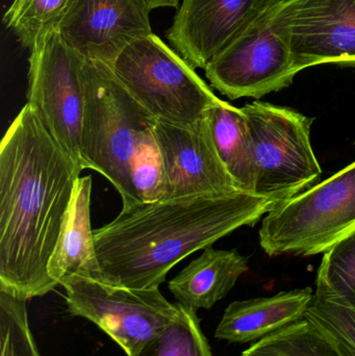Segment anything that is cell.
<instances>
[{
    "label": "cell",
    "instance_id": "obj_1",
    "mask_svg": "<svg viewBox=\"0 0 355 356\" xmlns=\"http://www.w3.org/2000/svg\"><path fill=\"white\" fill-rule=\"evenodd\" d=\"M83 170L25 104L0 145V291L28 300L51 292L53 253Z\"/></svg>",
    "mask_w": 355,
    "mask_h": 356
},
{
    "label": "cell",
    "instance_id": "obj_2",
    "mask_svg": "<svg viewBox=\"0 0 355 356\" xmlns=\"http://www.w3.org/2000/svg\"><path fill=\"white\" fill-rule=\"evenodd\" d=\"M277 203L245 192L139 203L94 230L95 280L133 290L158 289L175 265L243 226H254Z\"/></svg>",
    "mask_w": 355,
    "mask_h": 356
},
{
    "label": "cell",
    "instance_id": "obj_3",
    "mask_svg": "<svg viewBox=\"0 0 355 356\" xmlns=\"http://www.w3.org/2000/svg\"><path fill=\"white\" fill-rule=\"evenodd\" d=\"M81 162L112 182L122 209L139 204L131 165L154 133V119L121 83L108 65L85 60Z\"/></svg>",
    "mask_w": 355,
    "mask_h": 356
},
{
    "label": "cell",
    "instance_id": "obj_4",
    "mask_svg": "<svg viewBox=\"0 0 355 356\" xmlns=\"http://www.w3.org/2000/svg\"><path fill=\"white\" fill-rule=\"evenodd\" d=\"M355 232V162L279 203L263 219L261 247L269 257H312Z\"/></svg>",
    "mask_w": 355,
    "mask_h": 356
},
{
    "label": "cell",
    "instance_id": "obj_5",
    "mask_svg": "<svg viewBox=\"0 0 355 356\" xmlns=\"http://www.w3.org/2000/svg\"><path fill=\"white\" fill-rule=\"evenodd\" d=\"M110 68L156 120L193 124L222 102L195 69L154 33L127 46Z\"/></svg>",
    "mask_w": 355,
    "mask_h": 356
},
{
    "label": "cell",
    "instance_id": "obj_6",
    "mask_svg": "<svg viewBox=\"0 0 355 356\" xmlns=\"http://www.w3.org/2000/svg\"><path fill=\"white\" fill-rule=\"evenodd\" d=\"M241 110L249 129L256 196L279 204L319 179L322 170L311 143L312 118L260 100Z\"/></svg>",
    "mask_w": 355,
    "mask_h": 356
},
{
    "label": "cell",
    "instance_id": "obj_7",
    "mask_svg": "<svg viewBox=\"0 0 355 356\" xmlns=\"http://www.w3.org/2000/svg\"><path fill=\"white\" fill-rule=\"evenodd\" d=\"M28 51L27 104L58 145L81 165L85 60L60 31L46 33Z\"/></svg>",
    "mask_w": 355,
    "mask_h": 356
},
{
    "label": "cell",
    "instance_id": "obj_8",
    "mask_svg": "<svg viewBox=\"0 0 355 356\" xmlns=\"http://www.w3.org/2000/svg\"><path fill=\"white\" fill-rule=\"evenodd\" d=\"M60 286L68 312L90 320L110 336L127 356H135L179 314V302H169L158 289L119 288L83 276Z\"/></svg>",
    "mask_w": 355,
    "mask_h": 356
},
{
    "label": "cell",
    "instance_id": "obj_9",
    "mask_svg": "<svg viewBox=\"0 0 355 356\" xmlns=\"http://www.w3.org/2000/svg\"><path fill=\"white\" fill-rule=\"evenodd\" d=\"M210 87L229 99L264 97L290 87L299 73L291 47L260 13L204 69Z\"/></svg>",
    "mask_w": 355,
    "mask_h": 356
},
{
    "label": "cell",
    "instance_id": "obj_10",
    "mask_svg": "<svg viewBox=\"0 0 355 356\" xmlns=\"http://www.w3.org/2000/svg\"><path fill=\"white\" fill-rule=\"evenodd\" d=\"M268 10L299 72L321 64L355 67V0H288Z\"/></svg>",
    "mask_w": 355,
    "mask_h": 356
},
{
    "label": "cell",
    "instance_id": "obj_11",
    "mask_svg": "<svg viewBox=\"0 0 355 356\" xmlns=\"http://www.w3.org/2000/svg\"><path fill=\"white\" fill-rule=\"evenodd\" d=\"M154 135L166 173V199L240 192L219 156L206 117L189 125L156 120Z\"/></svg>",
    "mask_w": 355,
    "mask_h": 356
},
{
    "label": "cell",
    "instance_id": "obj_12",
    "mask_svg": "<svg viewBox=\"0 0 355 356\" xmlns=\"http://www.w3.org/2000/svg\"><path fill=\"white\" fill-rule=\"evenodd\" d=\"M147 0H74L60 31L85 60L112 67L121 52L151 35Z\"/></svg>",
    "mask_w": 355,
    "mask_h": 356
},
{
    "label": "cell",
    "instance_id": "obj_13",
    "mask_svg": "<svg viewBox=\"0 0 355 356\" xmlns=\"http://www.w3.org/2000/svg\"><path fill=\"white\" fill-rule=\"evenodd\" d=\"M262 12L261 0H183L166 37L194 69H206Z\"/></svg>",
    "mask_w": 355,
    "mask_h": 356
},
{
    "label": "cell",
    "instance_id": "obj_14",
    "mask_svg": "<svg viewBox=\"0 0 355 356\" xmlns=\"http://www.w3.org/2000/svg\"><path fill=\"white\" fill-rule=\"evenodd\" d=\"M308 286L283 291L272 297L231 303L215 332V338L229 343H256L299 320L312 301Z\"/></svg>",
    "mask_w": 355,
    "mask_h": 356
},
{
    "label": "cell",
    "instance_id": "obj_15",
    "mask_svg": "<svg viewBox=\"0 0 355 356\" xmlns=\"http://www.w3.org/2000/svg\"><path fill=\"white\" fill-rule=\"evenodd\" d=\"M92 177H79L65 217L58 243L48 263V274L56 284L73 276L95 280L94 230L91 226Z\"/></svg>",
    "mask_w": 355,
    "mask_h": 356
},
{
    "label": "cell",
    "instance_id": "obj_16",
    "mask_svg": "<svg viewBox=\"0 0 355 356\" xmlns=\"http://www.w3.org/2000/svg\"><path fill=\"white\" fill-rule=\"evenodd\" d=\"M248 269L247 257L237 250L210 246L169 282V290L183 307L196 312L210 309L227 296Z\"/></svg>",
    "mask_w": 355,
    "mask_h": 356
},
{
    "label": "cell",
    "instance_id": "obj_17",
    "mask_svg": "<svg viewBox=\"0 0 355 356\" xmlns=\"http://www.w3.org/2000/svg\"><path fill=\"white\" fill-rule=\"evenodd\" d=\"M204 117L219 156L238 188L254 194V156L245 114L241 108L222 100L210 108Z\"/></svg>",
    "mask_w": 355,
    "mask_h": 356
},
{
    "label": "cell",
    "instance_id": "obj_18",
    "mask_svg": "<svg viewBox=\"0 0 355 356\" xmlns=\"http://www.w3.org/2000/svg\"><path fill=\"white\" fill-rule=\"evenodd\" d=\"M74 0H14L4 13L3 23L23 48L29 50L38 39L58 31Z\"/></svg>",
    "mask_w": 355,
    "mask_h": 356
},
{
    "label": "cell",
    "instance_id": "obj_19",
    "mask_svg": "<svg viewBox=\"0 0 355 356\" xmlns=\"http://www.w3.org/2000/svg\"><path fill=\"white\" fill-rule=\"evenodd\" d=\"M304 319L314 324L342 356H355V309L321 284H316Z\"/></svg>",
    "mask_w": 355,
    "mask_h": 356
},
{
    "label": "cell",
    "instance_id": "obj_20",
    "mask_svg": "<svg viewBox=\"0 0 355 356\" xmlns=\"http://www.w3.org/2000/svg\"><path fill=\"white\" fill-rule=\"evenodd\" d=\"M242 356H342L314 324L302 319L258 342Z\"/></svg>",
    "mask_w": 355,
    "mask_h": 356
},
{
    "label": "cell",
    "instance_id": "obj_21",
    "mask_svg": "<svg viewBox=\"0 0 355 356\" xmlns=\"http://www.w3.org/2000/svg\"><path fill=\"white\" fill-rule=\"evenodd\" d=\"M179 307L174 319L135 356H213L196 311Z\"/></svg>",
    "mask_w": 355,
    "mask_h": 356
},
{
    "label": "cell",
    "instance_id": "obj_22",
    "mask_svg": "<svg viewBox=\"0 0 355 356\" xmlns=\"http://www.w3.org/2000/svg\"><path fill=\"white\" fill-rule=\"evenodd\" d=\"M316 284L355 309V232L323 253Z\"/></svg>",
    "mask_w": 355,
    "mask_h": 356
},
{
    "label": "cell",
    "instance_id": "obj_23",
    "mask_svg": "<svg viewBox=\"0 0 355 356\" xmlns=\"http://www.w3.org/2000/svg\"><path fill=\"white\" fill-rule=\"evenodd\" d=\"M0 356H41L29 327L26 300L0 291Z\"/></svg>",
    "mask_w": 355,
    "mask_h": 356
},
{
    "label": "cell",
    "instance_id": "obj_24",
    "mask_svg": "<svg viewBox=\"0 0 355 356\" xmlns=\"http://www.w3.org/2000/svg\"><path fill=\"white\" fill-rule=\"evenodd\" d=\"M131 177L140 203L166 199V173L154 133L133 159Z\"/></svg>",
    "mask_w": 355,
    "mask_h": 356
},
{
    "label": "cell",
    "instance_id": "obj_25",
    "mask_svg": "<svg viewBox=\"0 0 355 356\" xmlns=\"http://www.w3.org/2000/svg\"><path fill=\"white\" fill-rule=\"evenodd\" d=\"M181 0H147L151 10L158 8H177Z\"/></svg>",
    "mask_w": 355,
    "mask_h": 356
},
{
    "label": "cell",
    "instance_id": "obj_26",
    "mask_svg": "<svg viewBox=\"0 0 355 356\" xmlns=\"http://www.w3.org/2000/svg\"><path fill=\"white\" fill-rule=\"evenodd\" d=\"M286 1H288V0H261L263 10H273V8L281 6V3Z\"/></svg>",
    "mask_w": 355,
    "mask_h": 356
}]
</instances>
